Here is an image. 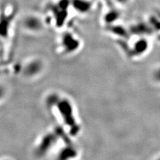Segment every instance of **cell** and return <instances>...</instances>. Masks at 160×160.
<instances>
[{"label": "cell", "instance_id": "cell-1", "mask_svg": "<svg viewBox=\"0 0 160 160\" xmlns=\"http://www.w3.org/2000/svg\"><path fill=\"white\" fill-rule=\"evenodd\" d=\"M149 48V43L148 40L145 38H140L136 42L133 43V46L132 49L135 52V54L136 56L142 55L146 52Z\"/></svg>", "mask_w": 160, "mask_h": 160}, {"label": "cell", "instance_id": "cell-2", "mask_svg": "<svg viewBox=\"0 0 160 160\" xmlns=\"http://www.w3.org/2000/svg\"><path fill=\"white\" fill-rule=\"evenodd\" d=\"M153 76H154V79H156V81L160 82V66L158 68L156 69V71L154 72Z\"/></svg>", "mask_w": 160, "mask_h": 160}]
</instances>
